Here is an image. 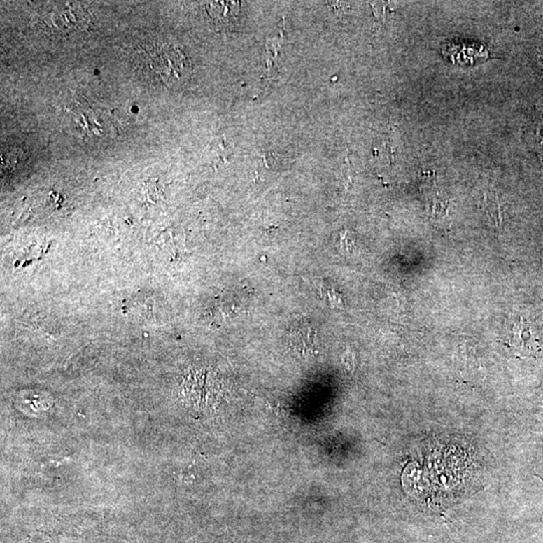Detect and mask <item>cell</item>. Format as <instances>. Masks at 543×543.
<instances>
[{
  "mask_svg": "<svg viewBox=\"0 0 543 543\" xmlns=\"http://www.w3.org/2000/svg\"><path fill=\"white\" fill-rule=\"evenodd\" d=\"M314 338L315 333L310 325L300 324L292 329L291 342L296 348L312 349Z\"/></svg>",
  "mask_w": 543,
  "mask_h": 543,
  "instance_id": "7a4b0ae2",
  "label": "cell"
},
{
  "mask_svg": "<svg viewBox=\"0 0 543 543\" xmlns=\"http://www.w3.org/2000/svg\"><path fill=\"white\" fill-rule=\"evenodd\" d=\"M513 335L516 336L519 339V346H521L523 348H528L533 351V345H535V342H533V336H531L530 328L528 326H526L524 322H520L519 324L515 325V329H513Z\"/></svg>",
  "mask_w": 543,
  "mask_h": 543,
  "instance_id": "3957f363",
  "label": "cell"
},
{
  "mask_svg": "<svg viewBox=\"0 0 543 543\" xmlns=\"http://www.w3.org/2000/svg\"><path fill=\"white\" fill-rule=\"evenodd\" d=\"M241 8L238 1H213L209 2L206 10L216 24L229 25L238 20Z\"/></svg>",
  "mask_w": 543,
  "mask_h": 543,
  "instance_id": "6da1fadb",
  "label": "cell"
},
{
  "mask_svg": "<svg viewBox=\"0 0 543 543\" xmlns=\"http://www.w3.org/2000/svg\"><path fill=\"white\" fill-rule=\"evenodd\" d=\"M536 144H537L538 154L543 161V128L538 129L536 132Z\"/></svg>",
  "mask_w": 543,
  "mask_h": 543,
  "instance_id": "277c9868",
  "label": "cell"
}]
</instances>
